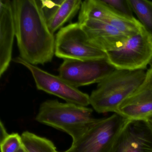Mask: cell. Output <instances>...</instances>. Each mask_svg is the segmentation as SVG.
Here are the masks:
<instances>
[{"mask_svg":"<svg viewBox=\"0 0 152 152\" xmlns=\"http://www.w3.org/2000/svg\"><path fill=\"white\" fill-rule=\"evenodd\" d=\"M146 120L150 124V125H151L152 128V115H151L150 117H148Z\"/></svg>","mask_w":152,"mask_h":152,"instance_id":"ffe728a7","label":"cell"},{"mask_svg":"<svg viewBox=\"0 0 152 152\" xmlns=\"http://www.w3.org/2000/svg\"><path fill=\"white\" fill-rule=\"evenodd\" d=\"M151 36L143 27L121 47L107 52V61L118 70H145L152 60Z\"/></svg>","mask_w":152,"mask_h":152,"instance_id":"5b68a950","label":"cell"},{"mask_svg":"<svg viewBox=\"0 0 152 152\" xmlns=\"http://www.w3.org/2000/svg\"><path fill=\"white\" fill-rule=\"evenodd\" d=\"M14 61L30 71L39 90L56 96L67 103L84 107L90 104V96L71 85L59 75L51 74L28 63L20 57L16 58Z\"/></svg>","mask_w":152,"mask_h":152,"instance_id":"52a82bcc","label":"cell"},{"mask_svg":"<svg viewBox=\"0 0 152 152\" xmlns=\"http://www.w3.org/2000/svg\"><path fill=\"white\" fill-rule=\"evenodd\" d=\"M1 152H18L23 148L22 137L18 133L8 134L1 140Z\"/></svg>","mask_w":152,"mask_h":152,"instance_id":"e0dca14e","label":"cell"},{"mask_svg":"<svg viewBox=\"0 0 152 152\" xmlns=\"http://www.w3.org/2000/svg\"><path fill=\"white\" fill-rule=\"evenodd\" d=\"M11 1L20 57L34 65L50 62L55 55V38L39 1Z\"/></svg>","mask_w":152,"mask_h":152,"instance_id":"6da1fadb","label":"cell"},{"mask_svg":"<svg viewBox=\"0 0 152 152\" xmlns=\"http://www.w3.org/2000/svg\"><path fill=\"white\" fill-rule=\"evenodd\" d=\"M146 74L144 70L115 69L98 83L90 96V103L99 113H116L119 106L141 84Z\"/></svg>","mask_w":152,"mask_h":152,"instance_id":"7a4b0ae2","label":"cell"},{"mask_svg":"<svg viewBox=\"0 0 152 152\" xmlns=\"http://www.w3.org/2000/svg\"><path fill=\"white\" fill-rule=\"evenodd\" d=\"M151 39H152V36H151Z\"/></svg>","mask_w":152,"mask_h":152,"instance_id":"603a6c76","label":"cell"},{"mask_svg":"<svg viewBox=\"0 0 152 152\" xmlns=\"http://www.w3.org/2000/svg\"><path fill=\"white\" fill-rule=\"evenodd\" d=\"M55 55L64 60L107 58L106 53L91 42L78 22L70 24L59 30L55 38Z\"/></svg>","mask_w":152,"mask_h":152,"instance_id":"8992f818","label":"cell"},{"mask_svg":"<svg viewBox=\"0 0 152 152\" xmlns=\"http://www.w3.org/2000/svg\"><path fill=\"white\" fill-rule=\"evenodd\" d=\"M26 152H56L54 143L46 138L39 137L32 132L25 131L21 135Z\"/></svg>","mask_w":152,"mask_h":152,"instance_id":"9a60e30c","label":"cell"},{"mask_svg":"<svg viewBox=\"0 0 152 152\" xmlns=\"http://www.w3.org/2000/svg\"><path fill=\"white\" fill-rule=\"evenodd\" d=\"M150 65V67H152V61H151V63H150V64H149Z\"/></svg>","mask_w":152,"mask_h":152,"instance_id":"7402d4cb","label":"cell"},{"mask_svg":"<svg viewBox=\"0 0 152 152\" xmlns=\"http://www.w3.org/2000/svg\"><path fill=\"white\" fill-rule=\"evenodd\" d=\"M15 36L12 1H0V76L6 72L12 60Z\"/></svg>","mask_w":152,"mask_h":152,"instance_id":"4fadbf2b","label":"cell"},{"mask_svg":"<svg viewBox=\"0 0 152 152\" xmlns=\"http://www.w3.org/2000/svg\"><path fill=\"white\" fill-rule=\"evenodd\" d=\"M56 152H58V151H56Z\"/></svg>","mask_w":152,"mask_h":152,"instance_id":"cb8c5ba5","label":"cell"},{"mask_svg":"<svg viewBox=\"0 0 152 152\" xmlns=\"http://www.w3.org/2000/svg\"><path fill=\"white\" fill-rule=\"evenodd\" d=\"M80 0H63L58 9L47 20L50 31L54 34L57 31L72 19L80 9Z\"/></svg>","mask_w":152,"mask_h":152,"instance_id":"5bb4252c","label":"cell"},{"mask_svg":"<svg viewBox=\"0 0 152 152\" xmlns=\"http://www.w3.org/2000/svg\"><path fill=\"white\" fill-rule=\"evenodd\" d=\"M63 0L39 1L42 12L47 20L50 18L58 9Z\"/></svg>","mask_w":152,"mask_h":152,"instance_id":"d6986e66","label":"cell"},{"mask_svg":"<svg viewBox=\"0 0 152 152\" xmlns=\"http://www.w3.org/2000/svg\"><path fill=\"white\" fill-rule=\"evenodd\" d=\"M24 146V145H23ZM18 152H26V151L24 147H23L22 149H21L20 151H18Z\"/></svg>","mask_w":152,"mask_h":152,"instance_id":"44dd1931","label":"cell"},{"mask_svg":"<svg viewBox=\"0 0 152 152\" xmlns=\"http://www.w3.org/2000/svg\"><path fill=\"white\" fill-rule=\"evenodd\" d=\"M116 113L129 120H146L152 115V67L138 88L121 104Z\"/></svg>","mask_w":152,"mask_h":152,"instance_id":"8fae6325","label":"cell"},{"mask_svg":"<svg viewBox=\"0 0 152 152\" xmlns=\"http://www.w3.org/2000/svg\"><path fill=\"white\" fill-rule=\"evenodd\" d=\"M115 70L107 58L65 59L58 68L59 76L78 88L101 82Z\"/></svg>","mask_w":152,"mask_h":152,"instance_id":"ba28073f","label":"cell"},{"mask_svg":"<svg viewBox=\"0 0 152 152\" xmlns=\"http://www.w3.org/2000/svg\"><path fill=\"white\" fill-rule=\"evenodd\" d=\"M104 3L121 15L129 18H134L133 11L129 3V0H104Z\"/></svg>","mask_w":152,"mask_h":152,"instance_id":"ac0fdd59","label":"cell"},{"mask_svg":"<svg viewBox=\"0 0 152 152\" xmlns=\"http://www.w3.org/2000/svg\"><path fill=\"white\" fill-rule=\"evenodd\" d=\"M80 24L91 42L105 53L121 47L130 37L112 26L96 19H87Z\"/></svg>","mask_w":152,"mask_h":152,"instance_id":"7c38bea8","label":"cell"},{"mask_svg":"<svg viewBox=\"0 0 152 152\" xmlns=\"http://www.w3.org/2000/svg\"><path fill=\"white\" fill-rule=\"evenodd\" d=\"M92 19L112 26L129 36L139 32L143 26L138 20L125 16L114 10L100 0L82 1L79 12L78 23Z\"/></svg>","mask_w":152,"mask_h":152,"instance_id":"9c48e42d","label":"cell"},{"mask_svg":"<svg viewBox=\"0 0 152 152\" xmlns=\"http://www.w3.org/2000/svg\"><path fill=\"white\" fill-rule=\"evenodd\" d=\"M92 112V109L87 107L48 100L41 104L35 119L40 123L65 132L74 142L96 121Z\"/></svg>","mask_w":152,"mask_h":152,"instance_id":"3957f363","label":"cell"},{"mask_svg":"<svg viewBox=\"0 0 152 152\" xmlns=\"http://www.w3.org/2000/svg\"><path fill=\"white\" fill-rule=\"evenodd\" d=\"M112 152H152V128L147 120H128Z\"/></svg>","mask_w":152,"mask_h":152,"instance_id":"30bf717a","label":"cell"},{"mask_svg":"<svg viewBox=\"0 0 152 152\" xmlns=\"http://www.w3.org/2000/svg\"><path fill=\"white\" fill-rule=\"evenodd\" d=\"M128 120L117 113L96 119L84 134L64 152H112Z\"/></svg>","mask_w":152,"mask_h":152,"instance_id":"277c9868","label":"cell"},{"mask_svg":"<svg viewBox=\"0 0 152 152\" xmlns=\"http://www.w3.org/2000/svg\"><path fill=\"white\" fill-rule=\"evenodd\" d=\"M129 1L140 23L152 35V1L147 0H129Z\"/></svg>","mask_w":152,"mask_h":152,"instance_id":"2e32d148","label":"cell"}]
</instances>
